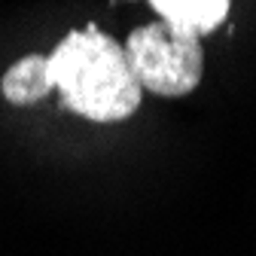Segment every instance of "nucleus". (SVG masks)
Returning <instances> with one entry per match:
<instances>
[{"label":"nucleus","mask_w":256,"mask_h":256,"mask_svg":"<svg viewBox=\"0 0 256 256\" xmlns=\"http://www.w3.org/2000/svg\"><path fill=\"white\" fill-rule=\"evenodd\" d=\"M49 74L61 92V107L88 122H122L144 98L125 49L98 24L68 30L49 55Z\"/></svg>","instance_id":"1"},{"label":"nucleus","mask_w":256,"mask_h":256,"mask_svg":"<svg viewBox=\"0 0 256 256\" xmlns=\"http://www.w3.org/2000/svg\"><path fill=\"white\" fill-rule=\"evenodd\" d=\"M125 58L138 86L158 98L196 92L204 74V46L198 37L177 34L165 22H150L125 37Z\"/></svg>","instance_id":"2"},{"label":"nucleus","mask_w":256,"mask_h":256,"mask_svg":"<svg viewBox=\"0 0 256 256\" xmlns=\"http://www.w3.org/2000/svg\"><path fill=\"white\" fill-rule=\"evenodd\" d=\"M150 10L162 16L168 28L186 37H204L229 18V0H150Z\"/></svg>","instance_id":"3"},{"label":"nucleus","mask_w":256,"mask_h":256,"mask_svg":"<svg viewBox=\"0 0 256 256\" xmlns=\"http://www.w3.org/2000/svg\"><path fill=\"white\" fill-rule=\"evenodd\" d=\"M52 88L55 82L49 74V55H24L0 76V92L12 107L40 104L43 98H49Z\"/></svg>","instance_id":"4"}]
</instances>
